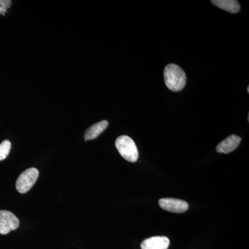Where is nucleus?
Returning <instances> with one entry per match:
<instances>
[{
	"mask_svg": "<svg viewBox=\"0 0 249 249\" xmlns=\"http://www.w3.org/2000/svg\"><path fill=\"white\" fill-rule=\"evenodd\" d=\"M39 176V171L36 168H31L23 172L16 181V189L21 194L27 193L35 184Z\"/></svg>",
	"mask_w": 249,
	"mask_h": 249,
	"instance_id": "3",
	"label": "nucleus"
},
{
	"mask_svg": "<svg viewBox=\"0 0 249 249\" xmlns=\"http://www.w3.org/2000/svg\"><path fill=\"white\" fill-rule=\"evenodd\" d=\"M170 240L165 236H155L142 242V249H168Z\"/></svg>",
	"mask_w": 249,
	"mask_h": 249,
	"instance_id": "6",
	"label": "nucleus"
},
{
	"mask_svg": "<svg viewBox=\"0 0 249 249\" xmlns=\"http://www.w3.org/2000/svg\"><path fill=\"white\" fill-rule=\"evenodd\" d=\"M211 2L219 9L231 14H237L240 10V5L235 0H213Z\"/></svg>",
	"mask_w": 249,
	"mask_h": 249,
	"instance_id": "9",
	"label": "nucleus"
},
{
	"mask_svg": "<svg viewBox=\"0 0 249 249\" xmlns=\"http://www.w3.org/2000/svg\"><path fill=\"white\" fill-rule=\"evenodd\" d=\"M108 124H109L107 121H100L97 124H93L85 132L84 136L85 140H93V139L97 138L98 136L103 133V131L107 128Z\"/></svg>",
	"mask_w": 249,
	"mask_h": 249,
	"instance_id": "8",
	"label": "nucleus"
},
{
	"mask_svg": "<svg viewBox=\"0 0 249 249\" xmlns=\"http://www.w3.org/2000/svg\"><path fill=\"white\" fill-rule=\"evenodd\" d=\"M11 148V143L9 141L5 140L0 144V160H5L9 155Z\"/></svg>",
	"mask_w": 249,
	"mask_h": 249,
	"instance_id": "10",
	"label": "nucleus"
},
{
	"mask_svg": "<svg viewBox=\"0 0 249 249\" xmlns=\"http://www.w3.org/2000/svg\"><path fill=\"white\" fill-rule=\"evenodd\" d=\"M11 5V1L9 0H0V14L4 16L5 13L7 11Z\"/></svg>",
	"mask_w": 249,
	"mask_h": 249,
	"instance_id": "11",
	"label": "nucleus"
},
{
	"mask_svg": "<svg viewBox=\"0 0 249 249\" xmlns=\"http://www.w3.org/2000/svg\"><path fill=\"white\" fill-rule=\"evenodd\" d=\"M247 91H248V93H249V87H248V88H247Z\"/></svg>",
	"mask_w": 249,
	"mask_h": 249,
	"instance_id": "12",
	"label": "nucleus"
},
{
	"mask_svg": "<svg viewBox=\"0 0 249 249\" xmlns=\"http://www.w3.org/2000/svg\"><path fill=\"white\" fill-rule=\"evenodd\" d=\"M241 141H242V139L240 137L232 134L222 141L216 147V150L219 153H230L238 147Z\"/></svg>",
	"mask_w": 249,
	"mask_h": 249,
	"instance_id": "7",
	"label": "nucleus"
},
{
	"mask_svg": "<svg viewBox=\"0 0 249 249\" xmlns=\"http://www.w3.org/2000/svg\"><path fill=\"white\" fill-rule=\"evenodd\" d=\"M164 80L167 88L172 91L178 92L186 86V75L181 67L175 64H169L165 67Z\"/></svg>",
	"mask_w": 249,
	"mask_h": 249,
	"instance_id": "1",
	"label": "nucleus"
},
{
	"mask_svg": "<svg viewBox=\"0 0 249 249\" xmlns=\"http://www.w3.org/2000/svg\"><path fill=\"white\" fill-rule=\"evenodd\" d=\"M162 209L175 213H183L188 211L189 206L186 201L174 198H163L159 201Z\"/></svg>",
	"mask_w": 249,
	"mask_h": 249,
	"instance_id": "5",
	"label": "nucleus"
},
{
	"mask_svg": "<svg viewBox=\"0 0 249 249\" xmlns=\"http://www.w3.org/2000/svg\"><path fill=\"white\" fill-rule=\"evenodd\" d=\"M115 145L118 151L124 160L132 163L138 160V149L135 142L128 136L123 135L118 137Z\"/></svg>",
	"mask_w": 249,
	"mask_h": 249,
	"instance_id": "2",
	"label": "nucleus"
},
{
	"mask_svg": "<svg viewBox=\"0 0 249 249\" xmlns=\"http://www.w3.org/2000/svg\"><path fill=\"white\" fill-rule=\"evenodd\" d=\"M19 226V219L13 213L0 211V234L6 235L11 231L17 229Z\"/></svg>",
	"mask_w": 249,
	"mask_h": 249,
	"instance_id": "4",
	"label": "nucleus"
}]
</instances>
